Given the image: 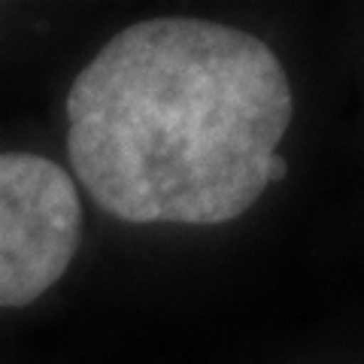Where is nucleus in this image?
Wrapping results in <instances>:
<instances>
[{
  "mask_svg": "<svg viewBox=\"0 0 364 364\" xmlns=\"http://www.w3.org/2000/svg\"><path fill=\"white\" fill-rule=\"evenodd\" d=\"M289 76L255 33L146 18L67 95V152L104 213L131 225H222L261 198L291 124Z\"/></svg>",
  "mask_w": 364,
  "mask_h": 364,
  "instance_id": "obj_1",
  "label": "nucleus"
},
{
  "mask_svg": "<svg viewBox=\"0 0 364 364\" xmlns=\"http://www.w3.org/2000/svg\"><path fill=\"white\" fill-rule=\"evenodd\" d=\"M82 240V203L67 170L0 152V306H25L58 282Z\"/></svg>",
  "mask_w": 364,
  "mask_h": 364,
  "instance_id": "obj_2",
  "label": "nucleus"
},
{
  "mask_svg": "<svg viewBox=\"0 0 364 364\" xmlns=\"http://www.w3.org/2000/svg\"><path fill=\"white\" fill-rule=\"evenodd\" d=\"M286 173H289V167H286V161H282V155H273L267 161V182H282Z\"/></svg>",
  "mask_w": 364,
  "mask_h": 364,
  "instance_id": "obj_3",
  "label": "nucleus"
}]
</instances>
